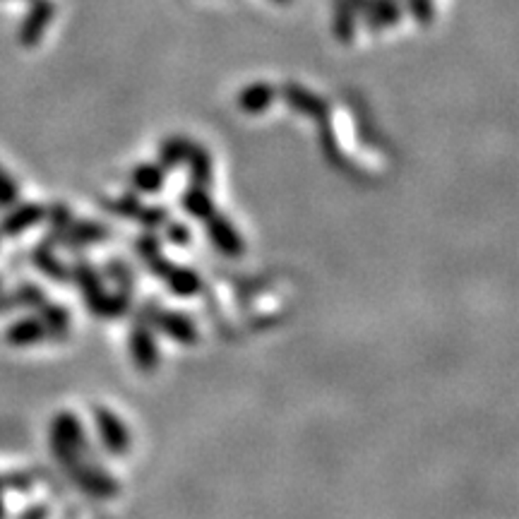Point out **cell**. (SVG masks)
<instances>
[{
	"instance_id": "1",
	"label": "cell",
	"mask_w": 519,
	"mask_h": 519,
	"mask_svg": "<svg viewBox=\"0 0 519 519\" xmlns=\"http://www.w3.org/2000/svg\"><path fill=\"white\" fill-rule=\"evenodd\" d=\"M55 15L54 0H29V10L25 15V20L17 27V41L25 48L39 46L41 36L48 29L51 20Z\"/></svg>"
},
{
	"instance_id": "2",
	"label": "cell",
	"mask_w": 519,
	"mask_h": 519,
	"mask_svg": "<svg viewBox=\"0 0 519 519\" xmlns=\"http://www.w3.org/2000/svg\"><path fill=\"white\" fill-rule=\"evenodd\" d=\"M365 27L371 32H380V29L394 27L402 20V7L397 5V0H371L364 13Z\"/></svg>"
},
{
	"instance_id": "3",
	"label": "cell",
	"mask_w": 519,
	"mask_h": 519,
	"mask_svg": "<svg viewBox=\"0 0 519 519\" xmlns=\"http://www.w3.org/2000/svg\"><path fill=\"white\" fill-rule=\"evenodd\" d=\"M282 96H284V102L289 104V106L296 108V111H301V114L323 115L324 108H327L320 96H315L313 92H308L305 87L296 85V82H289V85H284Z\"/></svg>"
},
{
	"instance_id": "4",
	"label": "cell",
	"mask_w": 519,
	"mask_h": 519,
	"mask_svg": "<svg viewBox=\"0 0 519 519\" xmlns=\"http://www.w3.org/2000/svg\"><path fill=\"white\" fill-rule=\"evenodd\" d=\"M274 87L267 85V82H253L248 87H243V92L238 95V106L245 111V114H260L264 108L274 102Z\"/></svg>"
},
{
	"instance_id": "5",
	"label": "cell",
	"mask_w": 519,
	"mask_h": 519,
	"mask_svg": "<svg viewBox=\"0 0 519 519\" xmlns=\"http://www.w3.org/2000/svg\"><path fill=\"white\" fill-rule=\"evenodd\" d=\"M356 17L358 15L351 10L346 0H337V5H334V36L342 44H351L356 36Z\"/></svg>"
},
{
	"instance_id": "6",
	"label": "cell",
	"mask_w": 519,
	"mask_h": 519,
	"mask_svg": "<svg viewBox=\"0 0 519 519\" xmlns=\"http://www.w3.org/2000/svg\"><path fill=\"white\" fill-rule=\"evenodd\" d=\"M406 7H409V13L414 15V20H416L421 27H431L433 20H435L433 0H406Z\"/></svg>"
},
{
	"instance_id": "7",
	"label": "cell",
	"mask_w": 519,
	"mask_h": 519,
	"mask_svg": "<svg viewBox=\"0 0 519 519\" xmlns=\"http://www.w3.org/2000/svg\"><path fill=\"white\" fill-rule=\"evenodd\" d=\"M185 152H188V145H185V140H181V137H174V140H169L162 149L164 159H166L169 164L181 162L183 156H185Z\"/></svg>"
},
{
	"instance_id": "8",
	"label": "cell",
	"mask_w": 519,
	"mask_h": 519,
	"mask_svg": "<svg viewBox=\"0 0 519 519\" xmlns=\"http://www.w3.org/2000/svg\"><path fill=\"white\" fill-rule=\"evenodd\" d=\"M15 200V183L10 181V175L0 169V205H7Z\"/></svg>"
},
{
	"instance_id": "9",
	"label": "cell",
	"mask_w": 519,
	"mask_h": 519,
	"mask_svg": "<svg viewBox=\"0 0 519 519\" xmlns=\"http://www.w3.org/2000/svg\"><path fill=\"white\" fill-rule=\"evenodd\" d=\"M137 181L149 183V185H159V183H162V175H159L156 169H152V166H142V169L137 171Z\"/></svg>"
},
{
	"instance_id": "10",
	"label": "cell",
	"mask_w": 519,
	"mask_h": 519,
	"mask_svg": "<svg viewBox=\"0 0 519 519\" xmlns=\"http://www.w3.org/2000/svg\"><path fill=\"white\" fill-rule=\"evenodd\" d=\"M274 3H279V5H289L291 0H274Z\"/></svg>"
}]
</instances>
